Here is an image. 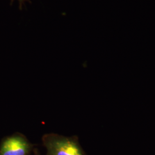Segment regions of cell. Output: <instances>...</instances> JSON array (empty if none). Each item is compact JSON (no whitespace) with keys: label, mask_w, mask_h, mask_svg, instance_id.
I'll use <instances>...</instances> for the list:
<instances>
[{"label":"cell","mask_w":155,"mask_h":155,"mask_svg":"<svg viewBox=\"0 0 155 155\" xmlns=\"http://www.w3.org/2000/svg\"><path fill=\"white\" fill-rule=\"evenodd\" d=\"M47 155H86L77 136H64L55 133H46L41 138Z\"/></svg>","instance_id":"obj_1"},{"label":"cell","mask_w":155,"mask_h":155,"mask_svg":"<svg viewBox=\"0 0 155 155\" xmlns=\"http://www.w3.org/2000/svg\"><path fill=\"white\" fill-rule=\"evenodd\" d=\"M18 1H20V3L22 4V3H23L24 1H27V0H18Z\"/></svg>","instance_id":"obj_3"},{"label":"cell","mask_w":155,"mask_h":155,"mask_svg":"<svg viewBox=\"0 0 155 155\" xmlns=\"http://www.w3.org/2000/svg\"><path fill=\"white\" fill-rule=\"evenodd\" d=\"M35 155H39V154H38V153H36V154H35Z\"/></svg>","instance_id":"obj_4"},{"label":"cell","mask_w":155,"mask_h":155,"mask_svg":"<svg viewBox=\"0 0 155 155\" xmlns=\"http://www.w3.org/2000/svg\"><path fill=\"white\" fill-rule=\"evenodd\" d=\"M33 145L22 133H13L0 143V155H30Z\"/></svg>","instance_id":"obj_2"}]
</instances>
